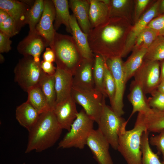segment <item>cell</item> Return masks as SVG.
<instances>
[{
  "label": "cell",
  "mask_w": 164,
  "mask_h": 164,
  "mask_svg": "<svg viewBox=\"0 0 164 164\" xmlns=\"http://www.w3.org/2000/svg\"><path fill=\"white\" fill-rule=\"evenodd\" d=\"M132 25L124 18L110 17L94 28L88 37L92 52L105 60L121 57Z\"/></svg>",
  "instance_id": "cell-1"
},
{
  "label": "cell",
  "mask_w": 164,
  "mask_h": 164,
  "mask_svg": "<svg viewBox=\"0 0 164 164\" xmlns=\"http://www.w3.org/2000/svg\"><path fill=\"white\" fill-rule=\"evenodd\" d=\"M62 130L53 110L40 114L36 123L29 132L25 153L34 150L41 152L52 147L59 138Z\"/></svg>",
  "instance_id": "cell-2"
},
{
  "label": "cell",
  "mask_w": 164,
  "mask_h": 164,
  "mask_svg": "<svg viewBox=\"0 0 164 164\" xmlns=\"http://www.w3.org/2000/svg\"><path fill=\"white\" fill-rule=\"evenodd\" d=\"M146 131L142 114L138 113L134 128L129 130L124 129L120 132L117 150L127 164H142L141 138Z\"/></svg>",
  "instance_id": "cell-3"
},
{
  "label": "cell",
  "mask_w": 164,
  "mask_h": 164,
  "mask_svg": "<svg viewBox=\"0 0 164 164\" xmlns=\"http://www.w3.org/2000/svg\"><path fill=\"white\" fill-rule=\"evenodd\" d=\"M56 68L74 75L84 58L77 46L72 36L55 34L53 46Z\"/></svg>",
  "instance_id": "cell-4"
},
{
  "label": "cell",
  "mask_w": 164,
  "mask_h": 164,
  "mask_svg": "<svg viewBox=\"0 0 164 164\" xmlns=\"http://www.w3.org/2000/svg\"><path fill=\"white\" fill-rule=\"evenodd\" d=\"M94 122L82 109L78 112L70 130L59 143L58 148L84 149L89 135L94 129Z\"/></svg>",
  "instance_id": "cell-5"
},
{
  "label": "cell",
  "mask_w": 164,
  "mask_h": 164,
  "mask_svg": "<svg viewBox=\"0 0 164 164\" xmlns=\"http://www.w3.org/2000/svg\"><path fill=\"white\" fill-rule=\"evenodd\" d=\"M128 122L118 115L105 102L97 124L98 129L112 148L117 150L119 134Z\"/></svg>",
  "instance_id": "cell-6"
},
{
  "label": "cell",
  "mask_w": 164,
  "mask_h": 164,
  "mask_svg": "<svg viewBox=\"0 0 164 164\" xmlns=\"http://www.w3.org/2000/svg\"><path fill=\"white\" fill-rule=\"evenodd\" d=\"M14 80L27 92L30 88L38 85L43 73L40 62L32 56H24L20 60L14 70Z\"/></svg>",
  "instance_id": "cell-7"
},
{
  "label": "cell",
  "mask_w": 164,
  "mask_h": 164,
  "mask_svg": "<svg viewBox=\"0 0 164 164\" xmlns=\"http://www.w3.org/2000/svg\"><path fill=\"white\" fill-rule=\"evenodd\" d=\"M71 96L87 114L97 123L105 102L106 97L103 94L95 88L82 89L73 87Z\"/></svg>",
  "instance_id": "cell-8"
},
{
  "label": "cell",
  "mask_w": 164,
  "mask_h": 164,
  "mask_svg": "<svg viewBox=\"0 0 164 164\" xmlns=\"http://www.w3.org/2000/svg\"><path fill=\"white\" fill-rule=\"evenodd\" d=\"M114 78L115 86L114 99L111 107L118 115L122 116L123 110V97L126 84L123 70L122 58L118 57L105 60Z\"/></svg>",
  "instance_id": "cell-9"
},
{
  "label": "cell",
  "mask_w": 164,
  "mask_h": 164,
  "mask_svg": "<svg viewBox=\"0 0 164 164\" xmlns=\"http://www.w3.org/2000/svg\"><path fill=\"white\" fill-rule=\"evenodd\" d=\"M133 77L145 94H151L160 82L159 61L144 60Z\"/></svg>",
  "instance_id": "cell-10"
},
{
  "label": "cell",
  "mask_w": 164,
  "mask_h": 164,
  "mask_svg": "<svg viewBox=\"0 0 164 164\" xmlns=\"http://www.w3.org/2000/svg\"><path fill=\"white\" fill-rule=\"evenodd\" d=\"M160 0L154 3L132 25L126 41L121 57H125L132 51L135 42L139 34L154 18L159 15V5Z\"/></svg>",
  "instance_id": "cell-11"
},
{
  "label": "cell",
  "mask_w": 164,
  "mask_h": 164,
  "mask_svg": "<svg viewBox=\"0 0 164 164\" xmlns=\"http://www.w3.org/2000/svg\"><path fill=\"white\" fill-rule=\"evenodd\" d=\"M55 17V10L52 0H44L43 11L35 30L45 40L48 46H53L56 31L53 22Z\"/></svg>",
  "instance_id": "cell-12"
},
{
  "label": "cell",
  "mask_w": 164,
  "mask_h": 164,
  "mask_svg": "<svg viewBox=\"0 0 164 164\" xmlns=\"http://www.w3.org/2000/svg\"><path fill=\"white\" fill-rule=\"evenodd\" d=\"M86 145L98 164H113L109 151L110 145L98 129H93L89 135Z\"/></svg>",
  "instance_id": "cell-13"
},
{
  "label": "cell",
  "mask_w": 164,
  "mask_h": 164,
  "mask_svg": "<svg viewBox=\"0 0 164 164\" xmlns=\"http://www.w3.org/2000/svg\"><path fill=\"white\" fill-rule=\"evenodd\" d=\"M48 46L44 38L36 31L29 32L17 46V50L24 56H31L37 62H40V56L45 47Z\"/></svg>",
  "instance_id": "cell-14"
},
{
  "label": "cell",
  "mask_w": 164,
  "mask_h": 164,
  "mask_svg": "<svg viewBox=\"0 0 164 164\" xmlns=\"http://www.w3.org/2000/svg\"><path fill=\"white\" fill-rule=\"evenodd\" d=\"M76 103L71 96L63 101L56 104L53 110L62 129L69 131L79 112Z\"/></svg>",
  "instance_id": "cell-15"
},
{
  "label": "cell",
  "mask_w": 164,
  "mask_h": 164,
  "mask_svg": "<svg viewBox=\"0 0 164 164\" xmlns=\"http://www.w3.org/2000/svg\"><path fill=\"white\" fill-rule=\"evenodd\" d=\"M31 7L24 1L0 0V9L7 12L14 20L19 31L27 24V17Z\"/></svg>",
  "instance_id": "cell-16"
},
{
  "label": "cell",
  "mask_w": 164,
  "mask_h": 164,
  "mask_svg": "<svg viewBox=\"0 0 164 164\" xmlns=\"http://www.w3.org/2000/svg\"><path fill=\"white\" fill-rule=\"evenodd\" d=\"M94 61L83 59L73 75V87L82 89L95 88L93 75Z\"/></svg>",
  "instance_id": "cell-17"
},
{
  "label": "cell",
  "mask_w": 164,
  "mask_h": 164,
  "mask_svg": "<svg viewBox=\"0 0 164 164\" xmlns=\"http://www.w3.org/2000/svg\"><path fill=\"white\" fill-rule=\"evenodd\" d=\"M54 74L56 104L71 96L73 87V76L70 73L56 67Z\"/></svg>",
  "instance_id": "cell-18"
},
{
  "label": "cell",
  "mask_w": 164,
  "mask_h": 164,
  "mask_svg": "<svg viewBox=\"0 0 164 164\" xmlns=\"http://www.w3.org/2000/svg\"><path fill=\"white\" fill-rule=\"evenodd\" d=\"M145 94L140 86L134 80L132 81L128 98L132 105V110L128 122L136 112L145 114L150 111L151 108L149 105Z\"/></svg>",
  "instance_id": "cell-19"
},
{
  "label": "cell",
  "mask_w": 164,
  "mask_h": 164,
  "mask_svg": "<svg viewBox=\"0 0 164 164\" xmlns=\"http://www.w3.org/2000/svg\"><path fill=\"white\" fill-rule=\"evenodd\" d=\"M70 24L72 36L84 59L94 60V55L89 46L88 35L82 31L73 14L70 15Z\"/></svg>",
  "instance_id": "cell-20"
},
{
  "label": "cell",
  "mask_w": 164,
  "mask_h": 164,
  "mask_svg": "<svg viewBox=\"0 0 164 164\" xmlns=\"http://www.w3.org/2000/svg\"><path fill=\"white\" fill-rule=\"evenodd\" d=\"M69 5L80 28L88 35L92 29L89 18L90 0H70Z\"/></svg>",
  "instance_id": "cell-21"
},
{
  "label": "cell",
  "mask_w": 164,
  "mask_h": 164,
  "mask_svg": "<svg viewBox=\"0 0 164 164\" xmlns=\"http://www.w3.org/2000/svg\"><path fill=\"white\" fill-rule=\"evenodd\" d=\"M40 114L27 101L18 106L15 110L16 119L19 124L29 132L37 121Z\"/></svg>",
  "instance_id": "cell-22"
},
{
  "label": "cell",
  "mask_w": 164,
  "mask_h": 164,
  "mask_svg": "<svg viewBox=\"0 0 164 164\" xmlns=\"http://www.w3.org/2000/svg\"><path fill=\"white\" fill-rule=\"evenodd\" d=\"M89 18L92 29L106 21L110 18L108 6L103 0H90Z\"/></svg>",
  "instance_id": "cell-23"
},
{
  "label": "cell",
  "mask_w": 164,
  "mask_h": 164,
  "mask_svg": "<svg viewBox=\"0 0 164 164\" xmlns=\"http://www.w3.org/2000/svg\"><path fill=\"white\" fill-rule=\"evenodd\" d=\"M135 1L132 0H110L108 6L110 17L124 18L134 24L132 10Z\"/></svg>",
  "instance_id": "cell-24"
},
{
  "label": "cell",
  "mask_w": 164,
  "mask_h": 164,
  "mask_svg": "<svg viewBox=\"0 0 164 164\" xmlns=\"http://www.w3.org/2000/svg\"><path fill=\"white\" fill-rule=\"evenodd\" d=\"M147 49L133 50L127 60L123 62V70L126 83L134 74L142 64Z\"/></svg>",
  "instance_id": "cell-25"
},
{
  "label": "cell",
  "mask_w": 164,
  "mask_h": 164,
  "mask_svg": "<svg viewBox=\"0 0 164 164\" xmlns=\"http://www.w3.org/2000/svg\"><path fill=\"white\" fill-rule=\"evenodd\" d=\"M55 10L54 27L56 31L63 24L67 31L71 34L70 21V15L69 11V1L67 0H52Z\"/></svg>",
  "instance_id": "cell-26"
},
{
  "label": "cell",
  "mask_w": 164,
  "mask_h": 164,
  "mask_svg": "<svg viewBox=\"0 0 164 164\" xmlns=\"http://www.w3.org/2000/svg\"><path fill=\"white\" fill-rule=\"evenodd\" d=\"M38 85L46 99L50 109L53 110L56 100L54 75H48L43 72Z\"/></svg>",
  "instance_id": "cell-27"
},
{
  "label": "cell",
  "mask_w": 164,
  "mask_h": 164,
  "mask_svg": "<svg viewBox=\"0 0 164 164\" xmlns=\"http://www.w3.org/2000/svg\"><path fill=\"white\" fill-rule=\"evenodd\" d=\"M141 113L149 132L159 133L164 130V111L151 108L147 113Z\"/></svg>",
  "instance_id": "cell-28"
},
{
  "label": "cell",
  "mask_w": 164,
  "mask_h": 164,
  "mask_svg": "<svg viewBox=\"0 0 164 164\" xmlns=\"http://www.w3.org/2000/svg\"><path fill=\"white\" fill-rule=\"evenodd\" d=\"M29 102L40 114L51 110L48 104L46 99L39 85L32 87L27 91Z\"/></svg>",
  "instance_id": "cell-29"
},
{
  "label": "cell",
  "mask_w": 164,
  "mask_h": 164,
  "mask_svg": "<svg viewBox=\"0 0 164 164\" xmlns=\"http://www.w3.org/2000/svg\"><path fill=\"white\" fill-rule=\"evenodd\" d=\"M105 60L101 55L95 54L93 68V75L95 88L102 93L106 97L104 85L103 80Z\"/></svg>",
  "instance_id": "cell-30"
},
{
  "label": "cell",
  "mask_w": 164,
  "mask_h": 164,
  "mask_svg": "<svg viewBox=\"0 0 164 164\" xmlns=\"http://www.w3.org/2000/svg\"><path fill=\"white\" fill-rule=\"evenodd\" d=\"M148 131L144 132L142 136L141 150L142 164H163L157 154L154 153L150 146Z\"/></svg>",
  "instance_id": "cell-31"
},
{
  "label": "cell",
  "mask_w": 164,
  "mask_h": 164,
  "mask_svg": "<svg viewBox=\"0 0 164 164\" xmlns=\"http://www.w3.org/2000/svg\"><path fill=\"white\" fill-rule=\"evenodd\" d=\"M44 8V0H36L28 13L26 23L28 24L29 32L35 31L36 28L39 22L42 15Z\"/></svg>",
  "instance_id": "cell-32"
},
{
  "label": "cell",
  "mask_w": 164,
  "mask_h": 164,
  "mask_svg": "<svg viewBox=\"0 0 164 164\" xmlns=\"http://www.w3.org/2000/svg\"><path fill=\"white\" fill-rule=\"evenodd\" d=\"M144 60L159 61L164 60V36H159L147 49Z\"/></svg>",
  "instance_id": "cell-33"
},
{
  "label": "cell",
  "mask_w": 164,
  "mask_h": 164,
  "mask_svg": "<svg viewBox=\"0 0 164 164\" xmlns=\"http://www.w3.org/2000/svg\"><path fill=\"white\" fill-rule=\"evenodd\" d=\"M158 36L154 30L147 26L137 38L132 51L142 49H147Z\"/></svg>",
  "instance_id": "cell-34"
},
{
  "label": "cell",
  "mask_w": 164,
  "mask_h": 164,
  "mask_svg": "<svg viewBox=\"0 0 164 164\" xmlns=\"http://www.w3.org/2000/svg\"><path fill=\"white\" fill-rule=\"evenodd\" d=\"M104 90L108 97L111 106L112 104L114 97L115 86L113 76L106 62L104 65V74L103 80Z\"/></svg>",
  "instance_id": "cell-35"
},
{
  "label": "cell",
  "mask_w": 164,
  "mask_h": 164,
  "mask_svg": "<svg viewBox=\"0 0 164 164\" xmlns=\"http://www.w3.org/2000/svg\"><path fill=\"white\" fill-rule=\"evenodd\" d=\"M151 94V97L147 99L149 107L152 108L164 111V94L156 90Z\"/></svg>",
  "instance_id": "cell-36"
},
{
  "label": "cell",
  "mask_w": 164,
  "mask_h": 164,
  "mask_svg": "<svg viewBox=\"0 0 164 164\" xmlns=\"http://www.w3.org/2000/svg\"><path fill=\"white\" fill-rule=\"evenodd\" d=\"M0 31L10 38L19 32L14 20L10 16L5 21L0 24Z\"/></svg>",
  "instance_id": "cell-37"
},
{
  "label": "cell",
  "mask_w": 164,
  "mask_h": 164,
  "mask_svg": "<svg viewBox=\"0 0 164 164\" xmlns=\"http://www.w3.org/2000/svg\"><path fill=\"white\" fill-rule=\"evenodd\" d=\"M147 26L154 30L159 36H164V14L154 18Z\"/></svg>",
  "instance_id": "cell-38"
},
{
  "label": "cell",
  "mask_w": 164,
  "mask_h": 164,
  "mask_svg": "<svg viewBox=\"0 0 164 164\" xmlns=\"http://www.w3.org/2000/svg\"><path fill=\"white\" fill-rule=\"evenodd\" d=\"M135 1L133 18L134 24L144 13V12L151 2V1L150 0H137Z\"/></svg>",
  "instance_id": "cell-39"
},
{
  "label": "cell",
  "mask_w": 164,
  "mask_h": 164,
  "mask_svg": "<svg viewBox=\"0 0 164 164\" xmlns=\"http://www.w3.org/2000/svg\"><path fill=\"white\" fill-rule=\"evenodd\" d=\"M149 140V144L155 146L161 153L164 161V130L158 135L151 136Z\"/></svg>",
  "instance_id": "cell-40"
},
{
  "label": "cell",
  "mask_w": 164,
  "mask_h": 164,
  "mask_svg": "<svg viewBox=\"0 0 164 164\" xmlns=\"http://www.w3.org/2000/svg\"><path fill=\"white\" fill-rule=\"evenodd\" d=\"M10 37L0 31V53H7L11 49L12 41Z\"/></svg>",
  "instance_id": "cell-41"
},
{
  "label": "cell",
  "mask_w": 164,
  "mask_h": 164,
  "mask_svg": "<svg viewBox=\"0 0 164 164\" xmlns=\"http://www.w3.org/2000/svg\"><path fill=\"white\" fill-rule=\"evenodd\" d=\"M40 65L44 73L50 75H54L56 68L53 66V63L43 60L40 62Z\"/></svg>",
  "instance_id": "cell-42"
},
{
  "label": "cell",
  "mask_w": 164,
  "mask_h": 164,
  "mask_svg": "<svg viewBox=\"0 0 164 164\" xmlns=\"http://www.w3.org/2000/svg\"><path fill=\"white\" fill-rule=\"evenodd\" d=\"M43 57V60L53 63L55 62V56L54 53L50 47H46L44 53Z\"/></svg>",
  "instance_id": "cell-43"
},
{
  "label": "cell",
  "mask_w": 164,
  "mask_h": 164,
  "mask_svg": "<svg viewBox=\"0 0 164 164\" xmlns=\"http://www.w3.org/2000/svg\"><path fill=\"white\" fill-rule=\"evenodd\" d=\"M9 16V15L7 12L0 9V24L5 21Z\"/></svg>",
  "instance_id": "cell-44"
},
{
  "label": "cell",
  "mask_w": 164,
  "mask_h": 164,
  "mask_svg": "<svg viewBox=\"0 0 164 164\" xmlns=\"http://www.w3.org/2000/svg\"><path fill=\"white\" fill-rule=\"evenodd\" d=\"M160 68V82L164 80V60L159 61Z\"/></svg>",
  "instance_id": "cell-45"
},
{
  "label": "cell",
  "mask_w": 164,
  "mask_h": 164,
  "mask_svg": "<svg viewBox=\"0 0 164 164\" xmlns=\"http://www.w3.org/2000/svg\"><path fill=\"white\" fill-rule=\"evenodd\" d=\"M159 9V15L164 14V0L160 1Z\"/></svg>",
  "instance_id": "cell-46"
},
{
  "label": "cell",
  "mask_w": 164,
  "mask_h": 164,
  "mask_svg": "<svg viewBox=\"0 0 164 164\" xmlns=\"http://www.w3.org/2000/svg\"><path fill=\"white\" fill-rule=\"evenodd\" d=\"M157 90L159 92L164 94V80L160 82Z\"/></svg>",
  "instance_id": "cell-47"
},
{
  "label": "cell",
  "mask_w": 164,
  "mask_h": 164,
  "mask_svg": "<svg viewBox=\"0 0 164 164\" xmlns=\"http://www.w3.org/2000/svg\"><path fill=\"white\" fill-rule=\"evenodd\" d=\"M4 56L1 54H0V62L2 63L4 62Z\"/></svg>",
  "instance_id": "cell-48"
},
{
  "label": "cell",
  "mask_w": 164,
  "mask_h": 164,
  "mask_svg": "<svg viewBox=\"0 0 164 164\" xmlns=\"http://www.w3.org/2000/svg\"><path fill=\"white\" fill-rule=\"evenodd\" d=\"M162 162L163 163V164H164V161H163Z\"/></svg>",
  "instance_id": "cell-49"
}]
</instances>
